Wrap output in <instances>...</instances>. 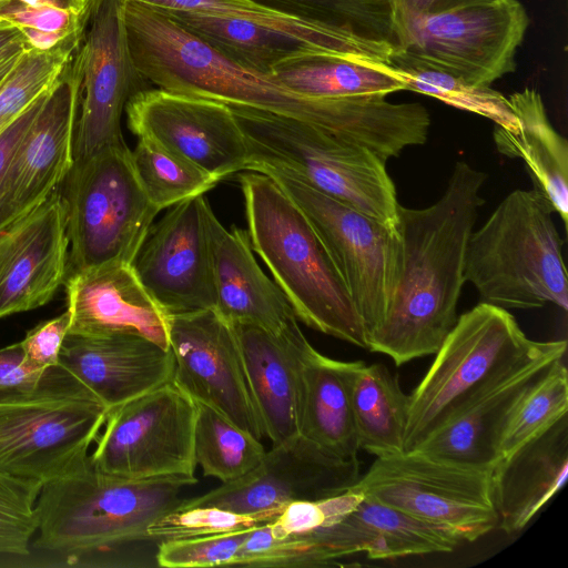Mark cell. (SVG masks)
Instances as JSON below:
<instances>
[{"label": "cell", "instance_id": "6da1fadb", "mask_svg": "<svg viewBox=\"0 0 568 568\" xmlns=\"http://www.w3.org/2000/svg\"><path fill=\"white\" fill-rule=\"evenodd\" d=\"M486 179L485 172L458 161L435 203L423 209L399 204L402 271L383 322L367 336V349L397 366L439 349L457 320L468 241Z\"/></svg>", "mask_w": 568, "mask_h": 568}, {"label": "cell", "instance_id": "7a4b0ae2", "mask_svg": "<svg viewBox=\"0 0 568 568\" xmlns=\"http://www.w3.org/2000/svg\"><path fill=\"white\" fill-rule=\"evenodd\" d=\"M240 175L247 233L296 317L311 328L367 348L362 320L311 222L270 175Z\"/></svg>", "mask_w": 568, "mask_h": 568}, {"label": "cell", "instance_id": "3957f363", "mask_svg": "<svg viewBox=\"0 0 568 568\" xmlns=\"http://www.w3.org/2000/svg\"><path fill=\"white\" fill-rule=\"evenodd\" d=\"M565 339L532 341L508 310L480 302L457 317L429 369L409 395L404 452L514 372L547 355L565 356Z\"/></svg>", "mask_w": 568, "mask_h": 568}, {"label": "cell", "instance_id": "277c9868", "mask_svg": "<svg viewBox=\"0 0 568 568\" xmlns=\"http://www.w3.org/2000/svg\"><path fill=\"white\" fill-rule=\"evenodd\" d=\"M195 477L132 479L103 473L90 462L79 471L41 487L36 508L37 548L87 554L152 541L148 528L175 510Z\"/></svg>", "mask_w": 568, "mask_h": 568}, {"label": "cell", "instance_id": "5b68a950", "mask_svg": "<svg viewBox=\"0 0 568 568\" xmlns=\"http://www.w3.org/2000/svg\"><path fill=\"white\" fill-rule=\"evenodd\" d=\"M549 202L536 190H515L473 231L465 281L483 302L505 310H568L564 240Z\"/></svg>", "mask_w": 568, "mask_h": 568}, {"label": "cell", "instance_id": "8992f818", "mask_svg": "<svg viewBox=\"0 0 568 568\" xmlns=\"http://www.w3.org/2000/svg\"><path fill=\"white\" fill-rule=\"evenodd\" d=\"M229 106L248 146L246 171L258 164L282 169L377 222L398 229L399 203L386 161L315 125L253 108Z\"/></svg>", "mask_w": 568, "mask_h": 568}, {"label": "cell", "instance_id": "52a82bcc", "mask_svg": "<svg viewBox=\"0 0 568 568\" xmlns=\"http://www.w3.org/2000/svg\"><path fill=\"white\" fill-rule=\"evenodd\" d=\"M65 209L67 276L104 263H132L160 212L143 193L126 144L73 162L60 185Z\"/></svg>", "mask_w": 568, "mask_h": 568}, {"label": "cell", "instance_id": "ba28073f", "mask_svg": "<svg viewBox=\"0 0 568 568\" xmlns=\"http://www.w3.org/2000/svg\"><path fill=\"white\" fill-rule=\"evenodd\" d=\"M248 171L270 175L306 215L323 243L367 336L383 322L403 263L399 230L320 192L293 174L265 164Z\"/></svg>", "mask_w": 568, "mask_h": 568}, {"label": "cell", "instance_id": "9c48e42d", "mask_svg": "<svg viewBox=\"0 0 568 568\" xmlns=\"http://www.w3.org/2000/svg\"><path fill=\"white\" fill-rule=\"evenodd\" d=\"M490 477L491 471L410 450L376 457L352 488L474 541L497 527Z\"/></svg>", "mask_w": 568, "mask_h": 568}, {"label": "cell", "instance_id": "30bf717a", "mask_svg": "<svg viewBox=\"0 0 568 568\" xmlns=\"http://www.w3.org/2000/svg\"><path fill=\"white\" fill-rule=\"evenodd\" d=\"M195 418L196 402L170 381L109 409L90 462L132 479L195 477Z\"/></svg>", "mask_w": 568, "mask_h": 568}, {"label": "cell", "instance_id": "8fae6325", "mask_svg": "<svg viewBox=\"0 0 568 568\" xmlns=\"http://www.w3.org/2000/svg\"><path fill=\"white\" fill-rule=\"evenodd\" d=\"M108 412L90 390L0 404V471L42 486L75 474Z\"/></svg>", "mask_w": 568, "mask_h": 568}, {"label": "cell", "instance_id": "7c38bea8", "mask_svg": "<svg viewBox=\"0 0 568 568\" xmlns=\"http://www.w3.org/2000/svg\"><path fill=\"white\" fill-rule=\"evenodd\" d=\"M126 0H89L78 48L80 90L73 134V162L125 144L121 118L129 100L152 88L129 48Z\"/></svg>", "mask_w": 568, "mask_h": 568}, {"label": "cell", "instance_id": "4fadbf2b", "mask_svg": "<svg viewBox=\"0 0 568 568\" xmlns=\"http://www.w3.org/2000/svg\"><path fill=\"white\" fill-rule=\"evenodd\" d=\"M529 26L518 0H495L413 17L404 24V51L444 67L473 84L490 85L516 69Z\"/></svg>", "mask_w": 568, "mask_h": 568}, {"label": "cell", "instance_id": "5bb4252c", "mask_svg": "<svg viewBox=\"0 0 568 568\" xmlns=\"http://www.w3.org/2000/svg\"><path fill=\"white\" fill-rule=\"evenodd\" d=\"M128 126L220 180L248 165L245 136L229 105L164 89L141 91L125 105Z\"/></svg>", "mask_w": 568, "mask_h": 568}, {"label": "cell", "instance_id": "9a60e30c", "mask_svg": "<svg viewBox=\"0 0 568 568\" xmlns=\"http://www.w3.org/2000/svg\"><path fill=\"white\" fill-rule=\"evenodd\" d=\"M358 459L342 458L301 434L272 445L260 464L241 478L183 498L175 510L215 506L241 514L318 500L349 489L359 479Z\"/></svg>", "mask_w": 568, "mask_h": 568}, {"label": "cell", "instance_id": "2e32d148", "mask_svg": "<svg viewBox=\"0 0 568 568\" xmlns=\"http://www.w3.org/2000/svg\"><path fill=\"white\" fill-rule=\"evenodd\" d=\"M172 381L257 439L264 437L234 326L215 308L170 315Z\"/></svg>", "mask_w": 568, "mask_h": 568}, {"label": "cell", "instance_id": "e0dca14e", "mask_svg": "<svg viewBox=\"0 0 568 568\" xmlns=\"http://www.w3.org/2000/svg\"><path fill=\"white\" fill-rule=\"evenodd\" d=\"M78 49L16 146L0 179V230L24 216L60 187L73 164L79 106Z\"/></svg>", "mask_w": 568, "mask_h": 568}, {"label": "cell", "instance_id": "ac0fdd59", "mask_svg": "<svg viewBox=\"0 0 568 568\" xmlns=\"http://www.w3.org/2000/svg\"><path fill=\"white\" fill-rule=\"evenodd\" d=\"M207 205L202 194L168 207L131 263L145 290L169 315L215 308Z\"/></svg>", "mask_w": 568, "mask_h": 568}, {"label": "cell", "instance_id": "d6986e66", "mask_svg": "<svg viewBox=\"0 0 568 568\" xmlns=\"http://www.w3.org/2000/svg\"><path fill=\"white\" fill-rule=\"evenodd\" d=\"M68 256L65 209L59 187L0 230V318L47 304L65 281Z\"/></svg>", "mask_w": 568, "mask_h": 568}, {"label": "cell", "instance_id": "ffe728a7", "mask_svg": "<svg viewBox=\"0 0 568 568\" xmlns=\"http://www.w3.org/2000/svg\"><path fill=\"white\" fill-rule=\"evenodd\" d=\"M68 334H133L170 349V315L131 263L113 261L65 277Z\"/></svg>", "mask_w": 568, "mask_h": 568}, {"label": "cell", "instance_id": "44dd1931", "mask_svg": "<svg viewBox=\"0 0 568 568\" xmlns=\"http://www.w3.org/2000/svg\"><path fill=\"white\" fill-rule=\"evenodd\" d=\"M59 364L109 409L173 378L171 349L133 334H67Z\"/></svg>", "mask_w": 568, "mask_h": 568}, {"label": "cell", "instance_id": "7402d4cb", "mask_svg": "<svg viewBox=\"0 0 568 568\" xmlns=\"http://www.w3.org/2000/svg\"><path fill=\"white\" fill-rule=\"evenodd\" d=\"M215 310L231 323L280 333L297 317L284 293L260 267L247 231L226 230L211 205L205 211Z\"/></svg>", "mask_w": 568, "mask_h": 568}, {"label": "cell", "instance_id": "603a6c76", "mask_svg": "<svg viewBox=\"0 0 568 568\" xmlns=\"http://www.w3.org/2000/svg\"><path fill=\"white\" fill-rule=\"evenodd\" d=\"M559 358L564 356L547 355L524 365L467 405L414 450L491 471L500 459L501 435L514 407L535 379Z\"/></svg>", "mask_w": 568, "mask_h": 568}, {"label": "cell", "instance_id": "cb8c5ba5", "mask_svg": "<svg viewBox=\"0 0 568 568\" xmlns=\"http://www.w3.org/2000/svg\"><path fill=\"white\" fill-rule=\"evenodd\" d=\"M232 324L264 437L274 445L300 434L298 355L307 339L297 321L277 334L253 324Z\"/></svg>", "mask_w": 568, "mask_h": 568}, {"label": "cell", "instance_id": "d4e9b609", "mask_svg": "<svg viewBox=\"0 0 568 568\" xmlns=\"http://www.w3.org/2000/svg\"><path fill=\"white\" fill-rule=\"evenodd\" d=\"M568 475V416L501 458L491 470L497 527L521 531L562 488Z\"/></svg>", "mask_w": 568, "mask_h": 568}, {"label": "cell", "instance_id": "484cf974", "mask_svg": "<svg viewBox=\"0 0 568 568\" xmlns=\"http://www.w3.org/2000/svg\"><path fill=\"white\" fill-rule=\"evenodd\" d=\"M361 362L324 356L308 341L298 355V432L345 459H357L359 450L351 387Z\"/></svg>", "mask_w": 568, "mask_h": 568}, {"label": "cell", "instance_id": "4316f807", "mask_svg": "<svg viewBox=\"0 0 568 568\" xmlns=\"http://www.w3.org/2000/svg\"><path fill=\"white\" fill-rule=\"evenodd\" d=\"M509 103L517 116L515 131L496 125L494 142L498 152L524 160L534 190L568 220V144L550 123L538 91L525 89L513 93Z\"/></svg>", "mask_w": 568, "mask_h": 568}, {"label": "cell", "instance_id": "83f0119b", "mask_svg": "<svg viewBox=\"0 0 568 568\" xmlns=\"http://www.w3.org/2000/svg\"><path fill=\"white\" fill-rule=\"evenodd\" d=\"M156 9V8H155ZM231 61L264 74L303 53H323L308 42L252 21L204 12L158 9Z\"/></svg>", "mask_w": 568, "mask_h": 568}, {"label": "cell", "instance_id": "f1b7e54d", "mask_svg": "<svg viewBox=\"0 0 568 568\" xmlns=\"http://www.w3.org/2000/svg\"><path fill=\"white\" fill-rule=\"evenodd\" d=\"M270 11L316 24L386 57L400 51L404 32L395 0H247Z\"/></svg>", "mask_w": 568, "mask_h": 568}, {"label": "cell", "instance_id": "f546056e", "mask_svg": "<svg viewBox=\"0 0 568 568\" xmlns=\"http://www.w3.org/2000/svg\"><path fill=\"white\" fill-rule=\"evenodd\" d=\"M272 77L295 92L314 98L389 94L405 84L387 63L327 53H303L280 62Z\"/></svg>", "mask_w": 568, "mask_h": 568}, {"label": "cell", "instance_id": "4dcf8cb0", "mask_svg": "<svg viewBox=\"0 0 568 568\" xmlns=\"http://www.w3.org/2000/svg\"><path fill=\"white\" fill-rule=\"evenodd\" d=\"M351 402L359 449L376 457L404 452L409 395L385 365L361 362L353 376Z\"/></svg>", "mask_w": 568, "mask_h": 568}, {"label": "cell", "instance_id": "1f68e13d", "mask_svg": "<svg viewBox=\"0 0 568 568\" xmlns=\"http://www.w3.org/2000/svg\"><path fill=\"white\" fill-rule=\"evenodd\" d=\"M389 65L405 90L436 98L454 108L483 115L506 130L518 128L508 98L490 85L473 84L459 74L404 51L394 52Z\"/></svg>", "mask_w": 568, "mask_h": 568}, {"label": "cell", "instance_id": "d6a6232c", "mask_svg": "<svg viewBox=\"0 0 568 568\" xmlns=\"http://www.w3.org/2000/svg\"><path fill=\"white\" fill-rule=\"evenodd\" d=\"M156 9L204 12L252 21L302 39L320 52L356 60L388 63L382 52L333 30L286 17L247 0H136ZM389 64V63H388Z\"/></svg>", "mask_w": 568, "mask_h": 568}, {"label": "cell", "instance_id": "836d02e7", "mask_svg": "<svg viewBox=\"0 0 568 568\" xmlns=\"http://www.w3.org/2000/svg\"><path fill=\"white\" fill-rule=\"evenodd\" d=\"M353 514L366 530L371 559L452 552L462 542L448 529L365 496Z\"/></svg>", "mask_w": 568, "mask_h": 568}, {"label": "cell", "instance_id": "e575fe53", "mask_svg": "<svg viewBox=\"0 0 568 568\" xmlns=\"http://www.w3.org/2000/svg\"><path fill=\"white\" fill-rule=\"evenodd\" d=\"M193 446L195 463L203 475L221 483L236 480L250 473L266 452L260 439L201 402H196Z\"/></svg>", "mask_w": 568, "mask_h": 568}, {"label": "cell", "instance_id": "d590c367", "mask_svg": "<svg viewBox=\"0 0 568 568\" xmlns=\"http://www.w3.org/2000/svg\"><path fill=\"white\" fill-rule=\"evenodd\" d=\"M130 159L143 193L159 211L202 195L221 181L146 138H139Z\"/></svg>", "mask_w": 568, "mask_h": 568}, {"label": "cell", "instance_id": "8d00e7d4", "mask_svg": "<svg viewBox=\"0 0 568 568\" xmlns=\"http://www.w3.org/2000/svg\"><path fill=\"white\" fill-rule=\"evenodd\" d=\"M567 412L568 372L559 358L535 379L514 407L501 435L500 459L549 429Z\"/></svg>", "mask_w": 568, "mask_h": 568}, {"label": "cell", "instance_id": "74e56055", "mask_svg": "<svg viewBox=\"0 0 568 568\" xmlns=\"http://www.w3.org/2000/svg\"><path fill=\"white\" fill-rule=\"evenodd\" d=\"M89 0H0V21L16 27L29 49L48 51L80 40Z\"/></svg>", "mask_w": 568, "mask_h": 568}, {"label": "cell", "instance_id": "f35d334b", "mask_svg": "<svg viewBox=\"0 0 568 568\" xmlns=\"http://www.w3.org/2000/svg\"><path fill=\"white\" fill-rule=\"evenodd\" d=\"M81 39L48 51L24 49L0 81V134L51 88L65 62L79 48Z\"/></svg>", "mask_w": 568, "mask_h": 568}, {"label": "cell", "instance_id": "ab89813d", "mask_svg": "<svg viewBox=\"0 0 568 568\" xmlns=\"http://www.w3.org/2000/svg\"><path fill=\"white\" fill-rule=\"evenodd\" d=\"M284 507L256 514H241L215 506L172 510L151 524L148 528V537L159 544L166 540L248 530L272 523Z\"/></svg>", "mask_w": 568, "mask_h": 568}, {"label": "cell", "instance_id": "60d3db41", "mask_svg": "<svg viewBox=\"0 0 568 568\" xmlns=\"http://www.w3.org/2000/svg\"><path fill=\"white\" fill-rule=\"evenodd\" d=\"M89 390L60 364L47 369L31 366L21 343L0 348V404Z\"/></svg>", "mask_w": 568, "mask_h": 568}, {"label": "cell", "instance_id": "b9f144b4", "mask_svg": "<svg viewBox=\"0 0 568 568\" xmlns=\"http://www.w3.org/2000/svg\"><path fill=\"white\" fill-rule=\"evenodd\" d=\"M41 487L0 471V554H29L38 528L36 504Z\"/></svg>", "mask_w": 568, "mask_h": 568}, {"label": "cell", "instance_id": "7bdbcfd3", "mask_svg": "<svg viewBox=\"0 0 568 568\" xmlns=\"http://www.w3.org/2000/svg\"><path fill=\"white\" fill-rule=\"evenodd\" d=\"M251 530L161 541L156 565L165 568L235 566Z\"/></svg>", "mask_w": 568, "mask_h": 568}, {"label": "cell", "instance_id": "ee69618b", "mask_svg": "<svg viewBox=\"0 0 568 568\" xmlns=\"http://www.w3.org/2000/svg\"><path fill=\"white\" fill-rule=\"evenodd\" d=\"M364 495L354 488L318 500H301L287 504L270 524L275 539L302 535L339 521L352 513Z\"/></svg>", "mask_w": 568, "mask_h": 568}, {"label": "cell", "instance_id": "f6af8a7d", "mask_svg": "<svg viewBox=\"0 0 568 568\" xmlns=\"http://www.w3.org/2000/svg\"><path fill=\"white\" fill-rule=\"evenodd\" d=\"M70 326V314H63L42 322L29 331L20 342L27 362L39 369L59 364V354Z\"/></svg>", "mask_w": 568, "mask_h": 568}, {"label": "cell", "instance_id": "bcb514c9", "mask_svg": "<svg viewBox=\"0 0 568 568\" xmlns=\"http://www.w3.org/2000/svg\"><path fill=\"white\" fill-rule=\"evenodd\" d=\"M49 90L42 93L16 122L0 134V179L16 146L42 106Z\"/></svg>", "mask_w": 568, "mask_h": 568}, {"label": "cell", "instance_id": "7dc6e473", "mask_svg": "<svg viewBox=\"0 0 568 568\" xmlns=\"http://www.w3.org/2000/svg\"><path fill=\"white\" fill-rule=\"evenodd\" d=\"M26 48V41L21 33L0 48V81L13 68Z\"/></svg>", "mask_w": 568, "mask_h": 568}, {"label": "cell", "instance_id": "c3c4849f", "mask_svg": "<svg viewBox=\"0 0 568 568\" xmlns=\"http://www.w3.org/2000/svg\"><path fill=\"white\" fill-rule=\"evenodd\" d=\"M433 1L434 0H395L403 32L406 20L432 12Z\"/></svg>", "mask_w": 568, "mask_h": 568}, {"label": "cell", "instance_id": "681fc988", "mask_svg": "<svg viewBox=\"0 0 568 568\" xmlns=\"http://www.w3.org/2000/svg\"><path fill=\"white\" fill-rule=\"evenodd\" d=\"M493 1L495 0H434L432 12H440L455 8L475 6Z\"/></svg>", "mask_w": 568, "mask_h": 568}, {"label": "cell", "instance_id": "f907efd6", "mask_svg": "<svg viewBox=\"0 0 568 568\" xmlns=\"http://www.w3.org/2000/svg\"><path fill=\"white\" fill-rule=\"evenodd\" d=\"M20 31L8 22L0 21V48L13 40Z\"/></svg>", "mask_w": 568, "mask_h": 568}]
</instances>
